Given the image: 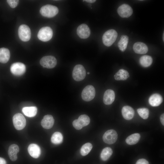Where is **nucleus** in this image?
<instances>
[{"mask_svg":"<svg viewBox=\"0 0 164 164\" xmlns=\"http://www.w3.org/2000/svg\"><path fill=\"white\" fill-rule=\"evenodd\" d=\"M117 36V33L115 30L111 29L107 30L103 36V43L106 46H111L116 40Z\"/></svg>","mask_w":164,"mask_h":164,"instance_id":"f257e3e1","label":"nucleus"},{"mask_svg":"<svg viewBox=\"0 0 164 164\" xmlns=\"http://www.w3.org/2000/svg\"><path fill=\"white\" fill-rule=\"evenodd\" d=\"M59 12L56 6L51 5H46L43 6L40 9V12L44 17L50 18L55 16Z\"/></svg>","mask_w":164,"mask_h":164,"instance_id":"f03ea898","label":"nucleus"},{"mask_svg":"<svg viewBox=\"0 0 164 164\" xmlns=\"http://www.w3.org/2000/svg\"><path fill=\"white\" fill-rule=\"evenodd\" d=\"M86 75V71L84 66L81 64L76 65L72 72V77L74 80L80 81L84 80Z\"/></svg>","mask_w":164,"mask_h":164,"instance_id":"7ed1b4c3","label":"nucleus"},{"mask_svg":"<svg viewBox=\"0 0 164 164\" xmlns=\"http://www.w3.org/2000/svg\"><path fill=\"white\" fill-rule=\"evenodd\" d=\"M53 35V31L51 28L49 26L42 28L39 31L37 34L38 39L43 42L50 40Z\"/></svg>","mask_w":164,"mask_h":164,"instance_id":"20e7f679","label":"nucleus"},{"mask_svg":"<svg viewBox=\"0 0 164 164\" xmlns=\"http://www.w3.org/2000/svg\"><path fill=\"white\" fill-rule=\"evenodd\" d=\"M95 95V89L91 85L86 86L83 89L81 93L82 99L86 101H89L93 100L94 97Z\"/></svg>","mask_w":164,"mask_h":164,"instance_id":"39448f33","label":"nucleus"},{"mask_svg":"<svg viewBox=\"0 0 164 164\" xmlns=\"http://www.w3.org/2000/svg\"><path fill=\"white\" fill-rule=\"evenodd\" d=\"M18 35L19 38L22 41L26 42L29 41L31 36L30 28L26 25H20L18 29Z\"/></svg>","mask_w":164,"mask_h":164,"instance_id":"423d86ee","label":"nucleus"},{"mask_svg":"<svg viewBox=\"0 0 164 164\" xmlns=\"http://www.w3.org/2000/svg\"><path fill=\"white\" fill-rule=\"evenodd\" d=\"M13 122L15 128L19 130L22 129L26 125V119L23 115L20 113L15 114L13 117Z\"/></svg>","mask_w":164,"mask_h":164,"instance_id":"0eeeda50","label":"nucleus"},{"mask_svg":"<svg viewBox=\"0 0 164 164\" xmlns=\"http://www.w3.org/2000/svg\"><path fill=\"white\" fill-rule=\"evenodd\" d=\"M57 63L56 58L52 56H44L40 61V63L42 66L49 69L54 67L56 66Z\"/></svg>","mask_w":164,"mask_h":164,"instance_id":"6e6552de","label":"nucleus"},{"mask_svg":"<svg viewBox=\"0 0 164 164\" xmlns=\"http://www.w3.org/2000/svg\"><path fill=\"white\" fill-rule=\"evenodd\" d=\"M118 138V135L116 131L113 129L109 130L105 132L103 136L104 142L108 144L114 143Z\"/></svg>","mask_w":164,"mask_h":164,"instance_id":"1a4fd4ad","label":"nucleus"},{"mask_svg":"<svg viewBox=\"0 0 164 164\" xmlns=\"http://www.w3.org/2000/svg\"><path fill=\"white\" fill-rule=\"evenodd\" d=\"M12 73L17 76L22 75L25 72L26 67L25 65L20 62H16L13 63L10 67Z\"/></svg>","mask_w":164,"mask_h":164,"instance_id":"9d476101","label":"nucleus"},{"mask_svg":"<svg viewBox=\"0 0 164 164\" xmlns=\"http://www.w3.org/2000/svg\"><path fill=\"white\" fill-rule=\"evenodd\" d=\"M117 11L118 15L122 18H128L133 13V10L128 4H124L118 8Z\"/></svg>","mask_w":164,"mask_h":164,"instance_id":"9b49d317","label":"nucleus"},{"mask_svg":"<svg viewBox=\"0 0 164 164\" xmlns=\"http://www.w3.org/2000/svg\"><path fill=\"white\" fill-rule=\"evenodd\" d=\"M77 34L82 39H87L90 36V30L88 26L85 24L79 25L77 29Z\"/></svg>","mask_w":164,"mask_h":164,"instance_id":"f8f14e48","label":"nucleus"},{"mask_svg":"<svg viewBox=\"0 0 164 164\" xmlns=\"http://www.w3.org/2000/svg\"><path fill=\"white\" fill-rule=\"evenodd\" d=\"M54 122V120L53 116L48 114L44 116L41 121V124L44 128L49 129L52 127Z\"/></svg>","mask_w":164,"mask_h":164,"instance_id":"ddd939ff","label":"nucleus"},{"mask_svg":"<svg viewBox=\"0 0 164 164\" xmlns=\"http://www.w3.org/2000/svg\"><path fill=\"white\" fill-rule=\"evenodd\" d=\"M115 97L114 91L111 89H108L104 92L103 98L104 103L106 105L111 104L114 101Z\"/></svg>","mask_w":164,"mask_h":164,"instance_id":"4468645a","label":"nucleus"},{"mask_svg":"<svg viewBox=\"0 0 164 164\" xmlns=\"http://www.w3.org/2000/svg\"><path fill=\"white\" fill-rule=\"evenodd\" d=\"M133 49L135 53L139 54H145L148 50L147 45L141 42L135 43L133 46Z\"/></svg>","mask_w":164,"mask_h":164,"instance_id":"2eb2a0df","label":"nucleus"},{"mask_svg":"<svg viewBox=\"0 0 164 164\" xmlns=\"http://www.w3.org/2000/svg\"><path fill=\"white\" fill-rule=\"evenodd\" d=\"M28 150L30 156L34 158H38L41 154L40 148L36 144H31L29 145Z\"/></svg>","mask_w":164,"mask_h":164,"instance_id":"dca6fc26","label":"nucleus"},{"mask_svg":"<svg viewBox=\"0 0 164 164\" xmlns=\"http://www.w3.org/2000/svg\"><path fill=\"white\" fill-rule=\"evenodd\" d=\"M122 115L126 120H129L132 119L134 115V111L133 108L128 106H124L121 110Z\"/></svg>","mask_w":164,"mask_h":164,"instance_id":"f3484780","label":"nucleus"},{"mask_svg":"<svg viewBox=\"0 0 164 164\" xmlns=\"http://www.w3.org/2000/svg\"><path fill=\"white\" fill-rule=\"evenodd\" d=\"M163 101L162 96L159 94H154L152 95L149 99V102L150 104L153 107H156L159 105Z\"/></svg>","mask_w":164,"mask_h":164,"instance_id":"a211bd4d","label":"nucleus"},{"mask_svg":"<svg viewBox=\"0 0 164 164\" xmlns=\"http://www.w3.org/2000/svg\"><path fill=\"white\" fill-rule=\"evenodd\" d=\"M19 149L17 145L13 144L9 147L8 154L10 159L13 161H16L17 159V154L19 152Z\"/></svg>","mask_w":164,"mask_h":164,"instance_id":"6ab92c4d","label":"nucleus"},{"mask_svg":"<svg viewBox=\"0 0 164 164\" xmlns=\"http://www.w3.org/2000/svg\"><path fill=\"white\" fill-rule=\"evenodd\" d=\"M10 52L8 49L5 48H0V62L6 63L10 57Z\"/></svg>","mask_w":164,"mask_h":164,"instance_id":"aec40b11","label":"nucleus"},{"mask_svg":"<svg viewBox=\"0 0 164 164\" xmlns=\"http://www.w3.org/2000/svg\"><path fill=\"white\" fill-rule=\"evenodd\" d=\"M22 111L26 116L32 117L36 115L37 113V108L35 106L24 107L22 108Z\"/></svg>","mask_w":164,"mask_h":164,"instance_id":"412c9836","label":"nucleus"},{"mask_svg":"<svg viewBox=\"0 0 164 164\" xmlns=\"http://www.w3.org/2000/svg\"><path fill=\"white\" fill-rule=\"evenodd\" d=\"M129 77L128 72L123 69L119 70L114 75V79L117 80H124Z\"/></svg>","mask_w":164,"mask_h":164,"instance_id":"4be33fe9","label":"nucleus"},{"mask_svg":"<svg viewBox=\"0 0 164 164\" xmlns=\"http://www.w3.org/2000/svg\"><path fill=\"white\" fill-rule=\"evenodd\" d=\"M128 40V37L127 35H122L121 36L120 39L118 43V47L121 51L124 52L125 50Z\"/></svg>","mask_w":164,"mask_h":164,"instance_id":"5701e85b","label":"nucleus"},{"mask_svg":"<svg viewBox=\"0 0 164 164\" xmlns=\"http://www.w3.org/2000/svg\"><path fill=\"white\" fill-rule=\"evenodd\" d=\"M153 60L152 57L149 55H145L142 56L139 59L141 65L144 67H148L152 63Z\"/></svg>","mask_w":164,"mask_h":164,"instance_id":"b1692460","label":"nucleus"},{"mask_svg":"<svg viewBox=\"0 0 164 164\" xmlns=\"http://www.w3.org/2000/svg\"><path fill=\"white\" fill-rule=\"evenodd\" d=\"M140 138V135L138 133L133 134L128 136L126 139V142L129 145H134L139 141Z\"/></svg>","mask_w":164,"mask_h":164,"instance_id":"393cba45","label":"nucleus"},{"mask_svg":"<svg viewBox=\"0 0 164 164\" xmlns=\"http://www.w3.org/2000/svg\"><path fill=\"white\" fill-rule=\"evenodd\" d=\"M113 153L112 149L109 147L104 148L101 154V158L104 161L108 160L111 155Z\"/></svg>","mask_w":164,"mask_h":164,"instance_id":"a878e982","label":"nucleus"},{"mask_svg":"<svg viewBox=\"0 0 164 164\" xmlns=\"http://www.w3.org/2000/svg\"><path fill=\"white\" fill-rule=\"evenodd\" d=\"M63 140V136L62 134L59 132H56L52 135L51 138V141L54 144L57 145L61 143Z\"/></svg>","mask_w":164,"mask_h":164,"instance_id":"bb28decb","label":"nucleus"},{"mask_svg":"<svg viewBox=\"0 0 164 164\" xmlns=\"http://www.w3.org/2000/svg\"><path fill=\"white\" fill-rule=\"evenodd\" d=\"M78 123L83 127L88 125L90 122V118L87 115L83 114L79 116L77 119Z\"/></svg>","mask_w":164,"mask_h":164,"instance_id":"cd10ccee","label":"nucleus"},{"mask_svg":"<svg viewBox=\"0 0 164 164\" xmlns=\"http://www.w3.org/2000/svg\"><path fill=\"white\" fill-rule=\"evenodd\" d=\"M92 148V145L90 143H87L84 144L80 150V153L82 156H85L90 152Z\"/></svg>","mask_w":164,"mask_h":164,"instance_id":"c85d7f7f","label":"nucleus"},{"mask_svg":"<svg viewBox=\"0 0 164 164\" xmlns=\"http://www.w3.org/2000/svg\"><path fill=\"white\" fill-rule=\"evenodd\" d=\"M137 111L140 116L144 119H147L149 114V109L146 108H139L137 109Z\"/></svg>","mask_w":164,"mask_h":164,"instance_id":"c756f323","label":"nucleus"},{"mask_svg":"<svg viewBox=\"0 0 164 164\" xmlns=\"http://www.w3.org/2000/svg\"><path fill=\"white\" fill-rule=\"evenodd\" d=\"M7 1L10 7L12 8L16 7L19 2V0H8Z\"/></svg>","mask_w":164,"mask_h":164,"instance_id":"7c9ffc66","label":"nucleus"},{"mask_svg":"<svg viewBox=\"0 0 164 164\" xmlns=\"http://www.w3.org/2000/svg\"><path fill=\"white\" fill-rule=\"evenodd\" d=\"M72 124L74 127L77 130H80L83 128L77 122V119H75L73 121Z\"/></svg>","mask_w":164,"mask_h":164,"instance_id":"2f4dec72","label":"nucleus"},{"mask_svg":"<svg viewBox=\"0 0 164 164\" xmlns=\"http://www.w3.org/2000/svg\"><path fill=\"white\" fill-rule=\"evenodd\" d=\"M136 164H149L148 162L144 159H140L136 162Z\"/></svg>","mask_w":164,"mask_h":164,"instance_id":"473e14b6","label":"nucleus"},{"mask_svg":"<svg viewBox=\"0 0 164 164\" xmlns=\"http://www.w3.org/2000/svg\"><path fill=\"white\" fill-rule=\"evenodd\" d=\"M160 120L161 123L162 124L164 125V114H162L160 117Z\"/></svg>","mask_w":164,"mask_h":164,"instance_id":"72a5a7b5","label":"nucleus"},{"mask_svg":"<svg viewBox=\"0 0 164 164\" xmlns=\"http://www.w3.org/2000/svg\"><path fill=\"white\" fill-rule=\"evenodd\" d=\"M6 160L3 158L0 157V164H6Z\"/></svg>","mask_w":164,"mask_h":164,"instance_id":"f704fd0d","label":"nucleus"},{"mask_svg":"<svg viewBox=\"0 0 164 164\" xmlns=\"http://www.w3.org/2000/svg\"><path fill=\"white\" fill-rule=\"evenodd\" d=\"M83 1H84L88 3H93L95 2L96 0H83Z\"/></svg>","mask_w":164,"mask_h":164,"instance_id":"c9c22d12","label":"nucleus"},{"mask_svg":"<svg viewBox=\"0 0 164 164\" xmlns=\"http://www.w3.org/2000/svg\"><path fill=\"white\" fill-rule=\"evenodd\" d=\"M164 33H163V37H162V39H163V41H164Z\"/></svg>","mask_w":164,"mask_h":164,"instance_id":"e433bc0d","label":"nucleus"},{"mask_svg":"<svg viewBox=\"0 0 164 164\" xmlns=\"http://www.w3.org/2000/svg\"><path fill=\"white\" fill-rule=\"evenodd\" d=\"M87 73L88 74H90V73L89 72H88Z\"/></svg>","mask_w":164,"mask_h":164,"instance_id":"4c0bfd02","label":"nucleus"}]
</instances>
